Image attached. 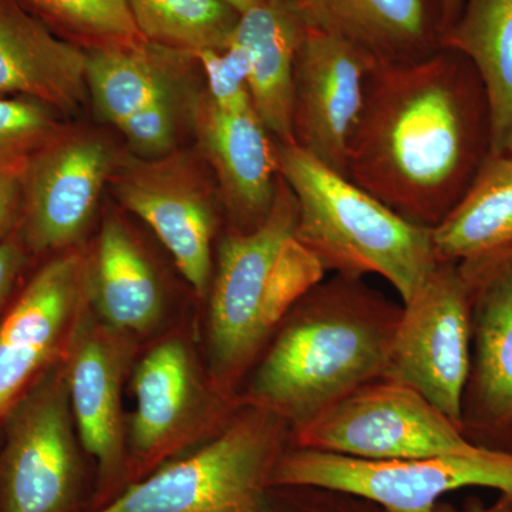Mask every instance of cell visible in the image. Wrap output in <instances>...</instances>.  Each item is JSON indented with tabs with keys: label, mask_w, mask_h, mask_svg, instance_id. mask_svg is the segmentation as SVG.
<instances>
[{
	"label": "cell",
	"mask_w": 512,
	"mask_h": 512,
	"mask_svg": "<svg viewBox=\"0 0 512 512\" xmlns=\"http://www.w3.org/2000/svg\"><path fill=\"white\" fill-rule=\"evenodd\" d=\"M480 77L454 50L370 74L346 177L419 227L433 229L490 156Z\"/></svg>",
	"instance_id": "obj_1"
},
{
	"label": "cell",
	"mask_w": 512,
	"mask_h": 512,
	"mask_svg": "<svg viewBox=\"0 0 512 512\" xmlns=\"http://www.w3.org/2000/svg\"><path fill=\"white\" fill-rule=\"evenodd\" d=\"M402 311L362 276H325L285 316L237 402L276 414L292 431L311 423L382 379Z\"/></svg>",
	"instance_id": "obj_2"
},
{
	"label": "cell",
	"mask_w": 512,
	"mask_h": 512,
	"mask_svg": "<svg viewBox=\"0 0 512 512\" xmlns=\"http://www.w3.org/2000/svg\"><path fill=\"white\" fill-rule=\"evenodd\" d=\"M298 205L279 175L272 210L251 231L231 229L218 247L208 309L212 384L237 399L239 386L285 316L326 276L296 238Z\"/></svg>",
	"instance_id": "obj_3"
},
{
	"label": "cell",
	"mask_w": 512,
	"mask_h": 512,
	"mask_svg": "<svg viewBox=\"0 0 512 512\" xmlns=\"http://www.w3.org/2000/svg\"><path fill=\"white\" fill-rule=\"evenodd\" d=\"M282 180L298 205L296 238L325 272L379 275L406 302L439 262L431 229L382 201L295 144L276 143Z\"/></svg>",
	"instance_id": "obj_4"
},
{
	"label": "cell",
	"mask_w": 512,
	"mask_h": 512,
	"mask_svg": "<svg viewBox=\"0 0 512 512\" xmlns=\"http://www.w3.org/2000/svg\"><path fill=\"white\" fill-rule=\"evenodd\" d=\"M292 446V427L238 404L204 446L130 485L96 512H268L272 476Z\"/></svg>",
	"instance_id": "obj_5"
},
{
	"label": "cell",
	"mask_w": 512,
	"mask_h": 512,
	"mask_svg": "<svg viewBox=\"0 0 512 512\" xmlns=\"http://www.w3.org/2000/svg\"><path fill=\"white\" fill-rule=\"evenodd\" d=\"M271 485L349 494L384 512H434L444 495L463 488L512 495V451L476 446L463 453L376 461L291 446Z\"/></svg>",
	"instance_id": "obj_6"
},
{
	"label": "cell",
	"mask_w": 512,
	"mask_h": 512,
	"mask_svg": "<svg viewBox=\"0 0 512 512\" xmlns=\"http://www.w3.org/2000/svg\"><path fill=\"white\" fill-rule=\"evenodd\" d=\"M6 414L0 512H69L79 487L76 423L63 363L36 377Z\"/></svg>",
	"instance_id": "obj_7"
},
{
	"label": "cell",
	"mask_w": 512,
	"mask_h": 512,
	"mask_svg": "<svg viewBox=\"0 0 512 512\" xmlns=\"http://www.w3.org/2000/svg\"><path fill=\"white\" fill-rule=\"evenodd\" d=\"M292 446L392 461L463 453L477 444L416 390L382 377L293 430Z\"/></svg>",
	"instance_id": "obj_8"
},
{
	"label": "cell",
	"mask_w": 512,
	"mask_h": 512,
	"mask_svg": "<svg viewBox=\"0 0 512 512\" xmlns=\"http://www.w3.org/2000/svg\"><path fill=\"white\" fill-rule=\"evenodd\" d=\"M402 306L383 379L416 390L461 429L471 322L470 292L458 262H437Z\"/></svg>",
	"instance_id": "obj_9"
},
{
	"label": "cell",
	"mask_w": 512,
	"mask_h": 512,
	"mask_svg": "<svg viewBox=\"0 0 512 512\" xmlns=\"http://www.w3.org/2000/svg\"><path fill=\"white\" fill-rule=\"evenodd\" d=\"M458 265L471 322L461 431L477 446L512 451V248Z\"/></svg>",
	"instance_id": "obj_10"
},
{
	"label": "cell",
	"mask_w": 512,
	"mask_h": 512,
	"mask_svg": "<svg viewBox=\"0 0 512 512\" xmlns=\"http://www.w3.org/2000/svg\"><path fill=\"white\" fill-rule=\"evenodd\" d=\"M121 205L153 229L178 271L200 298L210 292L212 239L218 217L214 197L181 157L128 160L113 173Z\"/></svg>",
	"instance_id": "obj_11"
},
{
	"label": "cell",
	"mask_w": 512,
	"mask_h": 512,
	"mask_svg": "<svg viewBox=\"0 0 512 512\" xmlns=\"http://www.w3.org/2000/svg\"><path fill=\"white\" fill-rule=\"evenodd\" d=\"M116 167L114 147L94 134L64 133L39 151L20 175L25 247L42 254L73 245Z\"/></svg>",
	"instance_id": "obj_12"
},
{
	"label": "cell",
	"mask_w": 512,
	"mask_h": 512,
	"mask_svg": "<svg viewBox=\"0 0 512 512\" xmlns=\"http://www.w3.org/2000/svg\"><path fill=\"white\" fill-rule=\"evenodd\" d=\"M372 72L353 47L305 29L293 69V144L343 175Z\"/></svg>",
	"instance_id": "obj_13"
},
{
	"label": "cell",
	"mask_w": 512,
	"mask_h": 512,
	"mask_svg": "<svg viewBox=\"0 0 512 512\" xmlns=\"http://www.w3.org/2000/svg\"><path fill=\"white\" fill-rule=\"evenodd\" d=\"M86 279L82 256H57L37 271L0 320V416L66 348Z\"/></svg>",
	"instance_id": "obj_14"
},
{
	"label": "cell",
	"mask_w": 512,
	"mask_h": 512,
	"mask_svg": "<svg viewBox=\"0 0 512 512\" xmlns=\"http://www.w3.org/2000/svg\"><path fill=\"white\" fill-rule=\"evenodd\" d=\"M133 389L131 448L144 464L170 453L192 423L220 430L239 404L204 383L190 350L177 339L165 340L143 357L134 373Z\"/></svg>",
	"instance_id": "obj_15"
},
{
	"label": "cell",
	"mask_w": 512,
	"mask_h": 512,
	"mask_svg": "<svg viewBox=\"0 0 512 512\" xmlns=\"http://www.w3.org/2000/svg\"><path fill=\"white\" fill-rule=\"evenodd\" d=\"M82 308L64 348V375L80 443L99 464L101 476L110 478L124 463L121 387L130 346L127 335Z\"/></svg>",
	"instance_id": "obj_16"
},
{
	"label": "cell",
	"mask_w": 512,
	"mask_h": 512,
	"mask_svg": "<svg viewBox=\"0 0 512 512\" xmlns=\"http://www.w3.org/2000/svg\"><path fill=\"white\" fill-rule=\"evenodd\" d=\"M194 127L217 178L218 195L234 222L232 229L258 227L271 212L278 190L276 141L254 109L228 113L205 93L195 101Z\"/></svg>",
	"instance_id": "obj_17"
},
{
	"label": "cell",
	"mask_w": 512,
	"mask_h": 512,
	"mask_svg": "<svg viewBox=\"0 0 512 512\" xmlns=\"http://www.w3.org/2000/svg\"><path fill=\"white\" fill-rule=\"evenodd\" d=\"M303 25L353 47L373 70L426 59L441 49L433 0H288Z\"/></svg>",
	"instance_id": "obj_18"
},
{
	"label": "cell",
	"mask_w": 512,
	"mask_h": 512,
	"mask_svg": "<svg viewBox=\"0 0 512 512\" xmlns=\"http://www.w3.org/2000/svg\"><path fill=\"white\" fill-rule=\"evenodd\" d=\"M87 50L57 35L18 0H0V97L76 109L86 96Z\"/></svg>",
	"instance_id": "obj_19"
},
{
	"label": "cell",
	"mask_w": 512,
	"mask_h": 512,
	"mask_svg": "<svg viewBox=\"0 0 512 512\" xmlns=\"http://www.w3.org/2000/svg\"><path fill=\"white\" fill-rule=\"evenodd\" d=\"M305 29L288 0H266L239 16L229 40L247 53L252 106L279 144H293V69Z\"/></svg>",
	"instance_id": "obj_20"
},
{
	"label": "cell",
	"mask_w": 512,
	"mask_h": 512,
	"mask_svg": "<svg viewBox=\"0 0 512 512\" xmlns=\"http://www.w3.org/2000/svg\"><path fill=\"white\" fill-rule=\"evenodd\" d=\"M86 293L101 322L124 333H144L163 316L160 284L146 256L120 221L104 222Z\"/></svg>",
	"instance_id": "obj_21"
},
{
	"label": "cell",
	"mask_w": 512,
	"mask_h": 512,
	"mask_svg": "<svg viewBox=\"0 0 512 512\" xmlns=\"http://www.w3.org/2000/svg\"><path fill=\"white\" fill-rule=\"evenodd\" d=\"M441 47L468 59L490 111V156H512V0H464Z\"/></svg>",
	"instance_id": "obj_22"
},
{
	"label": "cell",
	"mask_w": 512,
	"mask_h": 512,
	"mask_svg": "<svg viewBox=\"0 0 512 512\" xmlns=\"http://www.w3.org/2000/svg\"><path fill=\"white\" fill-rule=\"evenodd\" d=\"M190 53L144 42L87 50L86 84L101 119L119 128L138 110L174 99V80Z\"/></svg>",
	"instance_id": "obj_23"
},
{
	"label": "cell",
	"mask_w": 512,
	"mask_h": 512,
	"mask_svg": "<svg viewBox=\"0 0 512 512\" xmlns=\"http://www.w3.org/2000/svg\"><path fill=\"white\" fill-rule=\"evenodd\" d=\"M439 261L464 262L512 248V156H488L450 214L431 229Z\"/></svg>",
	"instance_id": "obj_24"
},
{
	"label": "cell",
	"mask_w": 512,
	"mask_h": 512,
	"mask_svg": "<svg viewBox=\"0 0 512 512\" xmlns=\"http://www.w3.org/2000/svg\"><path fill=\"white\" fill-rule=\"evenodd\" d=\"M127 5L147 42L192 56L227 49L241 16L222 0H127Z\"/></svg>",
	"instance_id": "obj_25"
},
{
	"label": "cell",
	"mask_w": 512,
	"mask_h": 512,
	"mask_svg": "<svg viewBox=\"0 0 512 512\" xmlns=\"http://www.w3.org/2000/svg\"><path fill=\"white\" fill-rule=\"evenodd\" d=\"M57 35L82 46H128L144 42L127 0H18Z\"/></svg>",
	"instance_id": "obj_26"
},
{
	"label": "cell",
	"mask_w": 512,
	"mask_h": 512,
	"mask_svg": "<svg viewBox=\"0 0 512 512\" xmlns=\"http://www.w3.org/2000/svg\"><path fill=\"white\" fill-rule=\"evenodd\" d=\"M64 133L52 107L0 97V174L22 175L29 161Z\"/></svg>",
	"instance_id": "obj_27"
},
{
	"label": "cell",
	"mask_w": 512,
	"mask_h": 512,
	"mask_svg": "<svg viewBox=\"0 0 512 512\" xmlns=\"http://www.w3.org/2000/svg\"><path fill=\"white\" fill-rule=\"evenodd\" d=\"M194 57L207 79L205 94L218 109L228 113L254 109L248 86V57L241 46L229 42L227 49L204 50Z\"/></svg>",
	"instance_id": "obj_28"
},
{
	"label": "cell",
	"mask_w": 512,
	"mask_h": 512,
	"mask_svg": "<svg viewBox=\"0 0 512 512\" xmlns=\"http://www.w3.org/2000/svg\"><path fill=\"white\" fill-rule=\"evenodd\" d=\"M128 143L150 158L163 157L174 146L177 113L174 99H163L148 104L128 117L119 127Z\"/></svg>",
	"instance_id": "obj_29"
},
{
	"label": "cell",
	"mask_w": 512,
	"mask_h": 512,
	"mask_svg": "<svg viewBox=\"0 0 512 512\" xmlns=\"http://www.w3.org/2000/svg\"><path fill=\"white\" fill-rule=\"evenodd\" d=\"M25 264L26 247L22 239L8 237L0 241V316Z\"/></svg>",
	"instance_id": "obj_30"
},
{
	"label": "cell",
	"mask_w": 512,
	"mask_h": 512,
	"mask_svg": "<svg viewBox=\"0 0 512 512\" xmlns=\"http://www.w3.org/2000/svg\"><path fill=\"white\" fill-rule=\"evenodd\" d=\"M23 191L20 175L0 174V241L22 220Z\"/></svg>",
	"instance_id": "obj_31"
},
{
	"label": "cell",
	"mask_w": 512,
	"mask_h": 512,
	"mask_svg": "<svg viewBox=\"0 0 512 512\" xmlns=\"http://www.w3.org/2000/svg\"><path fill=\"white\" fill-rule=\"evenodd\" d=\"M433 2L439 12L441 35H443V32H446L460 16L464 0H433Z\"/></svg>",
	"instance_id": "obj_32"
},
{
	"label": "cell",
	"mask_w": 512,
	"mask_h": 512,
	"mask_svg": "<svg viewBox=\"0 0 512 512\" xmlns=\"http://www.w3.org/2000/svg\"><path fill=\"white\" fill-rule=\"evenodd\" d=\"M434 512H512V495L501 494V497L494 504L487 505V507H470L457 510V508L437 505Z\"/></svg>",
	"instance_id": "obj_33"
},
{
	"label": "cell",
	"mask_w": 512,
	"mask_h": 512,
	"mask_svg": "<svg viewBox=\"0 0 512 512\" xmlns=\"http://www.w3.org/2000/svg\"><path fill=\"white\" fill-rule=\"evenodd\" d=\"M222 2L227 3L232 9L237 10L239 15H242V13L255 8V6L261 5V3L266 2V0H222Z\"/></svg>",
	"instance_id": "obj_34"
}]
</instances>
